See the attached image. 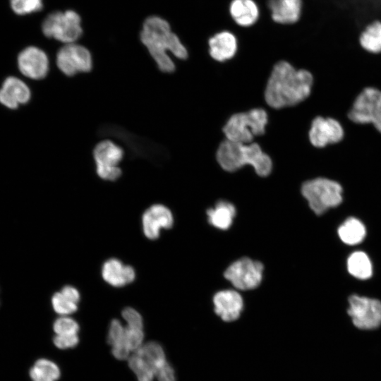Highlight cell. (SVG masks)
Returning <instances> with one entry per match:
<instances>
[{
  "label": "cell",
  "instance_id": "obj_1",
  "mask_svg": "<svg viewBox=\"0 0 381 381\" xmlns=\"http://www.w3.org/2000/svg\"><path fill=\"white\" fill-rule=\"evenodd\" d=\"M313 80L309 71L296 70L285 61H279L268 79L265 91V101L275 109L297 104L309 96Z\"/></svg>",
  "mask_w": 381,
  "mask_h": 381
},
{
  "label": "cell",
  "instance_id": "obj_2",
  "mask_svg": "<svg viewBox=\"0 0 381 381\" xmlns=\"http://www.w3.org/2000/svg\"><path fill=\"white\" fill-rule=\"evenodd\" d=\"M140 39L162 73H171L176 69L168 52L179 59L188 57V51L178 35L171 31L169 23L159 16H151L145 20Z\"/></svg>",
  "mask_w": 381,
  "mask_h": 381
},
{
  "label": "cell",
  "instance_id": "obj_3",
  "mask_svg": "<svg viewBox=\"0 0 381 381\" xmlns=\"http://www.w3.org/2000/svg\"><path fill=\"white\" fill-rule=\"evenodd\" d=\"M216 156L220 167L229 172L250 165L258 175L267 176L272 169L271 158L255 143L246 144L226 139L219 145Z\"/></svg>",
  "mask_w": 381,
  "mask_h": 381
},
{
  "label": "cell",
  "instance_id": "obj_4",
  "mask_svg": "<svg viewBox=\"0 0 381 381\" xmlns=\"http://www.w3.org/2000/svg\"><path fill=\"white\" fill-rule=\"evenodd\" d=\"M265 109L256 108L232 115L223 127L226 140L251 143L254 137L264 134L267 123Z\"/></svg>",
  "mask_w": 381,
  "mask_h": 381
},
{
  "label": "cell",
  "instance_id": "obj_5",
  "mask_svg": "<svg viewBox=\"0 0 381 381\" xmlns=\"http://www.w3.org/2000/svg\"><path fill=\"white\" fill-rule=\"evenodd\" d=\"M303 196L316 214L337 207L342 201V188L336 181L317 178L305 182L301 187Z\"/></svg>",
  "mask_w": 381,
  "mask_h": 381
},
{
  "label": "cell",
  "instance_id": "obj_6",
  "mask_svg": "<svg viewBox=\"0 0 381 381\" xmlns=\"http://www.w3.org/2000/svg\"><path fill=\"white\" fill-rule=\"evenodd\" d=\"M43 34L66 44L76 42L83 34L81 18L73 10L55 11L49 14L42 25Z\"/></svg>",
  "mask_w": 381,
  "mask_h": 381
},
{
  "label": "cell",
  "instance_id": "obj_7",
  "mask_svg": "<svg viewBox=\"0 0 381 381\" xmlns=\"http://www.w3.org/2000/svg\"><path fill=\"white\" fill-rule=\"evenodd\" d=\"M100 136L116 138L123 143L131 155L155 162L162 155V147L155 142L133 134L121 126L104 124L98 130Z\"/></svg>",
  "mask_w": 381,
  "mask_h": 381
},
{
  "label": "cell",
  "instance_id": "obj_8",
  "mask_svg": "<svg viewBox=\"0 0 381 381\" xmlns=\"http://www.w3.org/2000/svg\"><path fill=\"white\" fill-rule=\"evenodd\" d=\"M97 176L104 180L114 181L119 179L122 170L119 164L124 157L123 149L112 140L99 142L92 151Z\"/></svg>",
  "mask_w": 381,
  "mask_h": 381
},
{
  "label": "cell",
  "instance_id": "obj_9",
  "mask_svg": "<svg viewBox=\"0 0 381 381\" xmlns=\"http://www.w3.org/2000/svg\"><path fill=\"white\" fill-rule=\"evenodd\" d=\"M263 271L262 262L243 257L229 265L224 276L236 289L248 291L257 288L261 284Z\"/></svg>",
  "mask_w": 381,
  "mask_h": 381
},
{
  "label": "cell",
  "instance_id": "obj_10",
  "mask_svg": "<svg viewBox=\"0 0 381 381\" xmlns=\"http://www.w3.org/2000/svg\"><path fill=\"white\" fill-rule=\"evenodd\" d=\"M56 64L66 76L87 73L93 68V59L90 50L76 42L66 44L56 53Z\"/></svg>",
  "mask_w": 381,
  "mask_h": 381
},
{
  "label": "cell",
  "instance_id": "obj_11",
  "mask_svg": "<svg viewBox=\"0 0 381 381\" xmlns=\"http://www.w3.org/2000/svg\"><path fill=\"white\" fill-rule=\"evenodd\" d=\"M349 118L358 123H373L381 133V91L364 89L356 99Z\"/></svg>",
  "mask_w": 381,
  "mask_h": 381
},
{
  "label": "cell",
  "instance_id": "obj_12",
  "mask_svg": "<svg viewBox=\"0 0 381 381\" xmlns=\"http://www.w3.org/2000/svg\"><path fill=\"white\" fill-rule=\"evenodd\" d=\"M348 314L353 325L361 329H373L381 325V302L358 295L349 298Z\"/></svg>",
  "mask_w": 381,
  "mask_h": 381
},
{
  "label": "cell",
  "instance_id": "obj_13",
  "mask_svg": "<svg viewBox=\"0 0 381 381\" xmlns=\"http://www.w3.org/2000/svg\"><path fill=\"white\" fill-rule=\"evenodd\" d=\"M17 61L19 71L28 78L42 80L48 75L49 60L47 54L39 47H26L18 54Z\"/></svg>",
  "mask_w": 381,
  "mask_h": 381
},
{
  "label": "cell",
  "instance_id": "obj_14",
  "mask_svg": "<svg viewBox=\"0 0 381 381\" xmlns=\"http://www.w3.org/2000/svg\"><path fill=\"white\" fill-rule=\"evenodd\" d=\"M174 224L171 211L161 204H155L147 208L142 217V227L144 235L150 240L159 238L160 231L169 229Z\"/></svg>",
  "mask_w": 381,
  "mask_h": 381
},
{
  "label": "cell",
  "instance_id": "obj_15",
  "mask_svg": "<svg viewBox=\"0 0 381 381\" xmlns=\"http://www.w3.org/2000/svg\"><path fill=\"white\" fill-rule=\"evenodd\" d=\"M344 135L340 123L331 118L316 117L312 122L309 139L313 145L323 147L339 142Z\"/></svg>",
  "mask_w": 381,
  "mask_h": 381
},
{
  "label": "cell",
  "instance_id": "obj_16",
  "mask_svg": "<svg viewBox=\"0 0 381 381\" xmlns=\"http://www.w3.org/2000/svg\"><path fill=\"white\" fill-rule=\"evenodd\" d=\"M215 313L225 322L237 320L243 308L241 295L233 289L217 291L212 298Z\"/></svg>",
  "mask_w": 381,
  "mask_h": 381
},
{
  "label": "cell",
  "instance_id": "obj_17",
  "mask_svg": "<svg viewBox=\"0 0 381 381\" xmlns=\"http://www.w3.org/2000/svg\"><path fill=\"white\" fill-rule=\"evenodd\" d=\"M31 99L29 87L20 79L10 76L5 79L0 88V103L7 108L15 109L27 104Z\"/></svg>",
  "mask_w": 381,
  "mask_h": 381
},
{
  "label": "cell",
  "instance_id": "obj_18",
  "mask_svg": "<svg viewBox=\"0 0 381 381\" xmlns=\"http://www.w3.org/2000/svg\"><path fill=\"white\" fill-rule=\"evenodd\" d=\"M272 20L281 25L298 22L302 14V0H268Z\"/></svg>",
  "mask_w": 381,
  "mask_h": 381
},
{
  "label": "cell",
  "instance_id": "obj_19",
  "mask_svg": "<svg viewBox=\"0 0 381 381\" xmlns=\"http://www.w3.org/2000/svg\"><path fill=\"white\" fill-rule=\"evenodd\" d=\"M102 277L109 285L121 287L134 281L135 272L133 267L123 265L116 258H110L102 265Z\"/></svg>",
  "mask_w": 381,
  "mask_h": 381
},
{
  "label": "cell",
  "instance_id": "obj_20",
  "mask_svg": "<svg viewBox=\"0 0 381 381\" xmlns=\"http://www.w3.org/2000/svg\"><path fill=\"white\" fill-rule=\"evenodd\" d=\"M209 54L217 61H224L234 57L238 49V41L231 32L222 30L208 40Z\"/></svg>",
  "mask_w": 381,
  "mask_h": 381
},
{
  "label": "cell",
  "instance_id": "obj_21",
  "mask_svg": "<svg viewBox=\"0 0 381 381\" xmlns=\"http://www.w3.org/2000/svg\"><path fill=\"white\" fill-rule=\"evenodd\" d=\"M229 12L234 23L243 28L253 26L260 17L259 6L254 0H231Z\"/></svg>",
  "mask_w": 381,
  "mask_h": 381
},
{
  "label": "cell",
  "instance_id": "obj_22",
  "mask_svg": "<svg viewBox=\"0 0 381 381\" xmlns=\"http://www.w3.org/2000/svg\"><path fill=\"white\" fill-rule=\"evenodd\" d=\"M207 222L213 227L226 230L232 225L236 217L235 206L227 200H219L207 212Z\"/></svg>",
  "mask_w": 381,
  "mask_h": 381
},
{
  "label": "cell",
  "instance_id": "obj_23",
  "mask_svg": "<svg viewBox=\"0 0 381 381\" xmlns=\"http://www.w3.org/2000/svg\"><path fill=\"white\" fill-rule=\"evenodd\" d=\"M107 341L111 346V352L116 358L125 360L129 358L131 351L126 343L125 327L117 319L112 320L110 323Z\"/></svg>",
  "mask_w": 381,
  "mask_h": 381
},
{
  "label": "cell",
  "instance_id": "obj_24",
  "mask_svg": "<svg viewBox=\"0 0 381 381\" xmlns=\"http://www.w3.org/2000/svg\"><path fill=\"white\" fill-rule=\"evenodd\" d=\"M338 234L346 244L356 245L363 240L365 229L358 219L350 217L339 227Z\"/></svg>",
  "mask_w": 381,
  "mask_h": 381
},
{
  "label": "cell",
  "instance_id": "obj_25",
  "mask_svg": "<svg viewBox=\"0 0 381 381\" xmlns=\"http://www.w3.org/2000/svg\"><path fill=\"white\" fill-rule=\"evenodd\" d=\"M349 272L356 278L366 279L372 275V265L368 255L361 251L353 253L348 258Z\"/></svg>",
  "mask_w": 381,
  "mask_h": 381
},
{
  "label": "cell",
  "instance_id": "obj_26",
  "mask_svg": "<svg viewBox=\"0 0 381 381\" xmlns=\"http://www.w3.org/2000/svg\"><path fill=\"white\" fill-rule=\"evenodd\" d=\"M32 381H56L60 377L58 365L45 358L37 360L30 370Z\"/></svg>",
  "mask_w": 381,
  "mask_h": 381
},
{
  "label": "cell",
  "instance_id": "obj_27",
  "mask_svg": "<svg viewBox=\"0 0 381 381\" xmlns=\"http://www.w3.org/2000/svg\"><path fill=\"white\" fill-rule=\"evenodd\" d=\"M359 42L369 52H381V22L376 20L369 24L361 34Z\"/></svg>",
  "mask_w": 381,
  "mask_h": 381
},
{
  "label": "cell",
  "instance_id": "obj_28",
  "mask_svg": "<svg viewBox=\"0 0 381 381\" xmlns=\"http://www.w3.org/2000/svg\"><path fill=\"white\" fill-rule=\"evenodd\" d=\"M128 365L138 381H153L155 373L148 362L137 351L129 356Z\"/></svg>",
  "mask_w": 381,
  "mask_h": 381
},
{
  "label": "cell",
  "instance_id": "obj_29",
  "mask_svg": "<svg viewBox=\"0 0 381 381\" xmlns=\"http://www.w3.org/2000/svg\"><path fill=\"white\" fill-rule=\"evenodd\" d=\"M52 305L54 311L62 316L72 314L78 309L77 304L66 298L60 291L52 296Z\"/></svg>",
  "mask_w": 381,
  "mask_h": 381
},
{
  "label": "cell",
  "instance_id": "obj_30",
  "mask_svg": "<svg viewBox=\"0 0 381 381\" xmlns=\"http://www.w3.org/2000/svg\"><path fill=\"white\" fill-rule=\"evenodd\" d=\"M13 11L18 15H25L40 11L43 7L42 0H11Z\"/></svg>",
  "mask_w": 381,
  "mask_h": 381
},
{
  "label": "cell",
  "instance_id": "obj_31",
  "mask_svg": "<svg viewBox=\"0 0 381 381\" xmlns=\"http://www.w3.org/2000/svg\"><path fill=\"white\" fill-rule=\"evenodd\" d=\"M53 328L56 334H76L79 325L73 318L61 316L54 321Z\"/></svg>",
  "mask_w": 381,
  "mask_h": 381
},
{
  "label": "cell",
  "instance_id": "obj_32",
  "mask_svg": "<svg viewBox=\"0 0 381 381\" xmlns=\"http://www.w3.org/2000/svg\"><path fill=\"white\" fill-rule=\"evenodd\" d=\"M125 339L130 351H135L143 344L144 339L143 329L125 327Z\"/></svg>",
  "mask_w": 381,
  "mask_h": 381
},
{
  "label": "cell",
  "instance_id": "obj_33",
  "mask_svg": "<svg viewBox=\"0 0 381 381\" xmlns=\"http://www.w3.org/2000/svg\"><path fill=\"white\" fill-rule=\"evenodd\" d=\"M122 317L126 326L133 328L143 329V321L141 315L134 308H125L122 311Z\"/></svg>",
  "mask_w": 381,
  "mask_h": 381
},
{
  "label": "cell",
  "instance_id": "obj_34",
  "mask_svg": "<svg viewBox=\"0 0 381 381\" xmlns=\"http://www.w3.org/2000/svg\"><path fill=\"white\" fill-rule=\"evenodd\" d=\"M54 344L59 349H66L75 346L79 339L78 334H56L54 337Z\"/></svg>",
  "mask_w": 381,
  "mask_h": 381
},
{
  "label": "cell",
  "instance_id": "obj_35",
  "mask_svg": "<svg viewBox=\"0 0 381 381\" xmlns=\"http://www.w3.org/2000/svg\"><path fill=\"white\" fill-rule=\"evenodd\" d=\"M155 377L158 381H176L174 370L168 362L158 370Z\"/></svg>",
  "mask_w": 381,
  "mask_h": 381
},
{
  "label": "cell",
  "instance_id": "obj_36",
  "mask_svg": "<svg viewBox=\"0 0 381 381\" xmlns=\"http://www.w3.org/2000/svg\"><path fill=\"white\" fill-rule=\"evenodd\" d=\"M60 292L71 301L78 303L80 300V294L74 286L67 285L62 288Z\"/></svg>",
  "mask_w": 381,
  "mask_h": 381
}]
</instances>
